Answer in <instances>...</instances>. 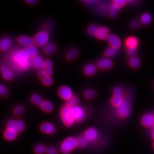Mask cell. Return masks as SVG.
<instances>
[{
    "label": "cell",
    "instance_id": "obj_1",
    "mask_svg": "<svg viewBox=\"0 0 154 154\" xmlns=\"http://www.w3.org/2000/svg\"><path fill=\"white\" fill-rule=\"evenodd\" d=\"M30 58L28 57L25 50H17L11 55L10 63L17 71L27 70L32 66Z\"/></svg>",
    "mask_w": 154,
    "mask_h": 154
},
{
    "label": "cell",
    "instance_id": "obj_2",
    "mask_svg": "<svg viewBox=\"0 0 154 154\" xmlns=\"http://www.w3.org/2000/svg\"><path fill=\"white\" fill-rule=\"evenodd\" d=\"M79 146L77 139L74 137H69L61 143L60 150L63 154H68Z\"/></svg>",
    "mask_w": 154,
    "mask_h": 154
},
{
    "label": "cell",
    "instance_id": "obj_3",
    "mask_svg": "<svg viewBox=\"0 0 154 154\" xmlns=\"http://www.w3.org/2000/svg\"><path fill=\"white\" fill-rule=\"evenodd\" d=\"M61 119L67 127H70L74 123V119L71 113V108L66 105L62 108L60 112Z\"/></svg>",
    "mask_w": 154,
    "mask_h": 154
},
{
    "label": "cell",
    "instance_id": "obj_4",
    "mask_svg": "<svg viewBox=\"0 0 154 154\" xmlns=\"http://www.w3.org/2000/svg\"><path fill=\"white\" fill-rule=\"evenodd\" d=\"M34 44L38 47H44L48 44L50 36L48 32L45 31H42L38 32L35 36Z\"/></svg>",
    "mask_w": 154,
    "mask_h": 154
},
{
    "label": "cell",
    "instance_id": "obj_5",
    "mask_svg": "<svg viewBox=\"0 0 154 154\" xmlns=\"http://www.w3.org/2000/svg\"><path fill=\"white\" fill-rule=\"evenodd\" d=\"M25 127L24 122L20 120H11L7 124L8 129H10L17 133L23 131Z\"/></svg>",
    "mask_w": 154,
    "mask_h": 154
},
{
    "label": "cell",
    "instance_id": "obj_6",
    "mask_svg": "<svg viewBox=\"0 0 154 154\" xmlns=\"http://www.w3.org/2000/svg\"><path fill=\"white\" fill-rule=\"evenodd\" d=\"M117 111L118 115L121 117H126L128 116L131 112L129 102L127 100H124L123 102L117 108Z\"/></svg>",
    "mask_w": 154,
    "mask_h": 154
},
{
    "label": "cell",
    "instance_id": "obj_7",
    "mask_svg": "<svg viewBox=\"0 0 154 154\" xmlns=\"http://www.w3.org/2000/svg\"><path fill=\"white\" fill-rule=\"evenodd\" d=\"M71 113L74 121L79 122L85 118V112L80 106H76L71 108Z\"/></svg>",
    "mask_w": 154,
    "mask_h": 154
},
{
    "label": "cell",
    "instance_id": "obj_8",
    "mask_svg": "<svg viewBox=\"0 0 154 154\" xmlns=\"http://www.w3.org/2000/svg\"><path fill=\"white\" fill-rule=\"evenodd\" d=\"M58 93L60 97L67 101L73 96L72 91L67 86H63L60 87L58 89Z\"/></svg>",
    "mask_w": 154,
    "mask_h": 154
},
{
    "label": "cell",
    "instance_id": "obj_9",
    "mask_svg": "<svg viewBox=\"0 0 154 154\" xmlns=\"http://www.w3.org/2000/svg\"><path fill=\"white\" fill-rule=\"evenodd\" d=\"M31 60L32 65L35 69L42 70L44 68V64L45 60L41 55H37L34 58H32Z\"/></svg>",
    "mask_w": 154,
    "mask_h": 154
},
{
    "label": "cell",
    "instance_id": "obj_10",
    "mask_svg": "<svg viewBox=\"0 0 154 154\" xmlns=\"http://www.w3.org/2000/svg\"><path fill=\"white\" fill-rule=\"evenodd\" d=\"M95 36L98 39L103 40L107 39L108 36L109 35V31L106 26H101L98 27L97 30L96 31L95 34Z\"/></svg>",
    "mask_w": 154,
    "mask_h": 154
},
{
    "label": "cell",
    "instance_id": "obj_11",
    "mask_svg": "<svg viewBox=\"0 0 154 154\" xmlns=\"http://www.w3.org/2000/svg\"><path fill=\"white\" fill-rule=\"evenodd\" d=\"M88 141H95L99 137L98 131L93 128H89L85 131V135Z\"/></svg>",
    "mask_w": 154,
    "mask_h": 154
},
{
    "label": "cell",
    "instance_id": "obj_12",
    "mask_svg": "<svg viewBox=\"0 0 154 154\" xmlns=\"http://www.w3.org/2000/svg\"><path fill=\"white\" fill-rule=\"evenodd\" d=\"M41 131L42 132L47 134H54L56 131V128L54 125L49 122H45L41 126Z\"/></svg>",
    "mask_w": 154,
    "mask_h": 154
},
{
    "label": "cell",
    "instance_id": "obj_13",
    "mask_svg": "<svg viewBox=\"0 0 154 154\" xmlns=\"http://www.w3.org/2000/svg\"><path fill=\"white\" fill-rule=\"evenodd\" d=\"M17 42L20 45L28 47L34 45V39L27 35H21L17 38Z\"/></svg>",
    "mask_w": 154,
    "mask_h": 154
},
{
    "label": "cell",
    "instance_id": "obj_14",
    "mask_svg": "<svg viewBox=\"0 0 154 154\" xmlns=\"http://www.w3.org/2000/svg\"><path fill=\"white\" fill-rule=\"evenodd\" d=\"M107 41L110 44L111 47L118 49L121 46V41L119 38L116 35H109L107 38Z\"/></svg>",
    "mask_w": 154,
    "mask_h": 154
},
{
    "label": "cell",
    "instance_id": "obj_15",
    "mask_svg": "<svg viewBox=\"0 0 154 154\" xmlns=\"http://www.w3.org/2000/svg\"><path fill=\"white\" fill-rule=\"evenodd\" d=\"M112 61L109 58H104L98 61L97 66L99 69L102 70L110 69L112 66Z\"/></svg>",
    "mask_w": 154,
    "mask_h": 154
},
{
    "label": "cell",
    "instance_id": "obj_16",
    "mask_svg": "<svg viewBox=\"0 0 154 154\" xmlns=\"http://www.w3.org/2000/svg\"><path fill=\"white\" fill-rule=\"evenodd\" d=\"M142 124L146 127H150L154 125V117L151 114H147L143 117Z\"/></svg>",
    "mask_w": 154,
    "mask_h": 154
},
{
    "label": "cell",
    "instance_id": "obj_17",
    "mask_svg": "<svg viewBox=\"0 0 154 154\" xmlns=\"http://www.w3.org/2000/svg\"><path fill=\"white\" fill-rule=\"evenodd\" d=\"M2 74L5 79L10 80L12 79L13 77V73L12 71L9 69L7 66L5 64H3L1 67Z\"/></svg>",
    "mask_w": 154,
    "mask_h": 154
},
{
    "label": "cell",
    "instance_id": "obj_18",
    "mask_svg": "<svg viewBox=\"0 0 154 154\" xmlns=\"http://www.w3.org/2000/svg\"><path fill=\"white\" fill-rule=\"evenodd\" d=\"M25 50L28 57H29L30 58L32 59V58H34L38 55V48L36 45H30L29 47H26Z\"/></svg>",
    "mask_w": 154,
    "mask_h": 154
},
{
    "label": "cell",
    "instance_id": "obj_19",
    "mask_svg": "<svg viewBox=\"0 0 154 154\" xmlns=\"http://www.w3.org/2000/svg\"><path fill=\"white\" fill-rule=\"evenodd\" d=\"M12 41L7 37H5L2 39L0 42V48L3 51H6L9 50L12 45Z\"/></svg>",
    "mask_w": 154,
    "mask_h": 154
},
{
    "label": "cell",
    "instance_id": "obj_20",
    "mask_svg": "<svg viewBox=\"0 0 154 154\" xmlns=\"http://www.w3.org/2000/svg\"><path fill=\"white\" fill-rule=\"evenodd\" d=\"M57 51V47L53 43H48L43 48L44 53L48 55H52Z\"/></svg>",
    "mask_w": 154,
    "mask_h": 154
},
{
    "label": "cell",
    "instance_id": "obj_21",
    "mask_svg": "<svg viewBox=\"0 0 154 154\" xmlns=\"http://www.w3.org/2000/svg\"><path fill=\"white\" fill-rule=\"evenodd\" d=\"M96 67L93 64H88L84 68V72L87 76H92L96 73Z\"/></svg>",
    "mask_w": 154,
    "mask_h": 154
},
{
    "label": "cell",
    "instance_id": "obj_22",
    "mask_svg": "<svg viewBox=\"0 0 154 154\" xmlns=\"http://www.w3.org/2000/svg\"><path fill=\"white\" fill-rule=\"evenodd\" d=\"M4 137L8 141H13L17 137V133L10 129L7 128L5 132Z\"/></svg>",
    "mask_w": 154,
    "mask_h": 154
},
{
    "label": "cell",
    "instance_id": "obj_23",
    "mask_svg": "<svg viewBox=\"0 0 154 154\" xmlns=\"http://www.w3.org/2000/svg\"><path fill=\"white\" fill-rule=\"evenodd\" d=\"M126 45L128 48H136L138 45V39L135 37H130L127 39Z\"/></svg>",
    "mask_w": 154,
    "mask_h": 154
},
{
    "label": "cell",
    "instance_id": "obj_24",
    "mask_svg": "<svg viewBox=\"0 0 154 154\" xmlns=\"http://www.w3.org/2000/svg\"><path fill=\"white\" fill-rule=\"evenodd\" d=\"M31 101L34 104L40 107L44 101L42 98L38 94L32 95V96H31Z\"/></svg>",
    "mask_w": 154,
    "mask_h": 154
},
{
    "label": "cell",
    "instance_id": "obj_25",
    "mask_svg": "<svg viewBox=\"0 0 154 154\" xmlns=\"http://www.w3.org/2000/svg\"><path fill=\"white\" fill-rule=\"evenodd\" d=\"M78 54H79L78 50L76 48H72L71 50H70L66 54V58L69 61H71L74 60L77 57Z\"/></svg>",
    "mask_w": 154,
    "mask_h": 154
},
{
    "label": "cell",
    "instance_id": "obj_26",
    "mask_svg": "<svg viewBox=\"0 0 154 154\" xmlns=\"http://www.w3.org/2000/svg\"><path fill=\"white\" fill-rule=\"evenodd\" d=\"M42 110L46 112H51L53 110V105L48 101H45L41 106Z\"/></svg>",
    "mask_w": 154,
    "mask_h": 154
},
{
    "label": "cell",
    "instance_id": "obj_27",
    "mask_svg": "<svg viewBox=\"0 0 154 154\" xmlns=\"http://www.w3.org/2000/svg\"><path fill=\"white\" fill-rule=\"evenodd\" d=\"M85 98L87 100H91L96 96V91L92 89H88L85 92Z\"/></svg>",
    "mask_w": 154,
    "mask_h": 154
},
{
    "label": "cell",
    "instance_id": "obj_28",
    "mask_svg": "<svg viewBox=\"0 0 154 154\" xmlns=\"http://www.w3.org/2000/svg\"><path fill=\"white\" fill-rule=\"evenodd\" d=\"M121 7L117 6L116 5L113 4L111 6L110 11H109V15L112 17H115L117 15V13L120 10Z\"/></svg>",
    "mask_w": 154,
    "mask_h": 154
},
{
    "label": "cell",
    "instance_id": "obj_29",
    "mask_svg": "<svg viewBox=\"0 0 154 154\" xmlns=\"http://www.w3.org/2000/svg\"><path fill=\"white\" fill-rule=\"evenodd\" d=\"M124 100L122 97L113 96L111 99V103L115 107L118 108L123 102Z\"/></svg>",
    "mask_w": 154,
    "mask_h": 154
},
{
    "label": "cell",
    "instance_id": "obj_30",
    "mask_svg": "<svg viewBox=\"0 0 154 154\" xmlns=\"http://www.w3.org/2000/svg\"><path fill=\"white\" fill-rule=\"evenodd\" d=\"M77 142L79 146L82 148H85L87 146L89 141L85 137V136L83 135L81 136L80 137H79V139H77Z\"/></svg>",
    "mask_w": 154,
    "mask_h": 154
},
{
    "label": "cell",
    "instance_id": "obj_31",
    "mask_svg": "<svg viewBox=\"0 0 154 154\" xmlns=\"http://www.w3.org/2000/svg\"><path fill=\"white\" fill-rule=\"evenodd\" d=\"M118 52V49L113 47H109L105 51V55L107 57H112L116 55Z\"/></svg>",
    "mask_w": 154,
    "mask_h": 154
},
{
    "label": "cell",
    "instance_id": "obj_32",
    "mask_svg": "<svg viewBox=\"0 0 154 154\" xmlns=\"http://www.w3.org/2000/svg\"><path fill=\"white\" fill-rule=\"evenodd\" d=\"M79 98L77 96H73L67 101V106L70 108H72L75 106H77V105L79 103Z\"/></svg>",
    "mask_w": 154,
    "mask_h": 154
},
{
    "label": "cell",
    "instance_id": "obj_33",
    "mask_svg": "<svg viewBox=\"0 0 154 154\" xmlns=\"http://www.w3.org/2000/svg\"><path fill=\"white\" fill-rule=\"evenodd\" d=\"M130 66L133 68H137L139 67L140 64V61L139 58L136 57H133L130 59L129 61Z\"/></svg>",
    "mask_w": 154,
    "mask_h": 154
},
{
    "label": "cell",
    "instance_id": "obj_34",
    "mask_svg": "<svg viewBox=\"0 0 154 154\" xmlns=\"http://www.w3.org/2000/svg\"><path fill=\"white\" fill-rule=\"evenodd\" d=\"M152 16L148 13L144 14L141 17V21L144 25H147L151 22Z\"/></svg>",
    "mask_w": 154,
    "mask_h": 154
},
{
    "label": "cell",
    "instance_id": "obj_35",
    "mask_svg": "<svg viewBox=\"0 0 154 154\" xmlns=\"http://www.w3.org/2000/svg\"><path fill=\"white\" fill-rule=\"evenodd\" d=\"M47 149L45 146L42 144L38 145L35 148V153L36 154H44L47 152Z\"/></svg>",
    "mask_w": 154,
    "mask_h": 154
},
{
    "label": "cell",
    "instance_id": "obj_36",
    "mask_svg": "<svg viewBox=\"0 0 154 154\" xmlns=\"http://www.w3.org/2000/svg\"><path fill=\"white\" fill-rule=\"evenodd\" d=\"M24 108L21 105L17 106L14 109V113L17 116H20L24 112Z\"/></svg>",
    "mask_w": 154,
    "mask_h": 154
},
{
    "label": "cell",
    "instance_id": "obj_37",
    "mask_svg": "<svg viewBox=\"0 0 154 154\" xmlns=\"http://www.w3.org/2000/svg\"><path fill=\"white\" fill-rule=\"evenodd\" d=\"M124 91L123 89L120 87H115L113 91V94L114 96H118L122 97Z\"/></svg>",
    "mask_w": 154,
    "mask_h": 154
},
{
    "label": "cell",
    "instance_id": "obj_38",
    "mask_svg": "<svg viewBox=\"0 0 154 154\" xmlns=\"http://www.w3.org/2000/svg\"><path fill=\"white\" fill-rule=\"evenodd\" d=\"M98 28V27L97 26L95 25H92L90 26L87 29V32L89 35H94L96 31L97 30Z\"/></svg>",
    "mask_w": 154,
    "mask_h": 154
},
{
    "label": "cell",
    "instance_id": "obj_39",
    "mask_svg": "<svg viewBox=\"0 0 154 154\" xmlns=\"http://www.w3.org/2000/svg\"><path fill=\"white\" fill-rule=\"evenodd\" d=\"M52 79L51 76H45V78L42 79V83L44 85L46 86H50L52 85Z\"/></svg>",
    "mask_w": 154,
    "mask_h": 154
},
{
    "label": "cell",
    "instance_id": "obj_40",
    "mask_svg": "<svg viewBox=\"0 0 154 154\" xmlns=\"http://www.w3.org/2000/svg\"><path fill=\"white\" fill-rule=\"evenodd\" d=\"M0 94L2 96H7L8 94L7 88L3 85H0Z\"/></svg>",
    "mask_w": 154,
    "mask_h": 154
},
{
    "label": "cell",
    "instance_id": "obj_41",
    "mask_svg": "<svg viewBox=\"0 0 154 154\" xmlns=\"http://www.w3.org/2000/svg\"><path fill=\"white\" fill-rule=\"evenodd\" d=\"M137 54V50L136 48H128V54L130 57H135Z\"/></svg>",
    "mask_w": 154,
    "mask_h": 154
},
{
    "label": "cell",
    "instance_id": "obj_42",
    "mask_svg": "<svg viewBox=\"0 0 154 154\" xmlns=\"http://www.w3.org/2000/svg\"><path fill=\"white\" fill-rule=\"evenodd\" d=\"M52 66V61L50 60H45L44 64V68L45 69H50L51 68Z\"/></svg>",
    "mask_w": 154,
    "mask_h": 154
},
{
    "label": "cell",
    "instance_id": "obj_43",
    "mask_svg": "<svg viewBox=\"0 0 154 154\" xmlns=\"http://www.w3.org/2000/svg\"><path fill=\"white\" fill-rule=\"evenodd\" d=\"M126 1L125 0H115L113 1V4L116 5L119 7H122L125 4Z\"/></svg>",
    "mask_w": 154,
    "mask_h": 154
},
{
    "label": "cell",
    "instance_id": "obj_44",
    "mask_svg": "<svg viewBox=\"0 0 154 154\" xmlns=\"http://www.w3.org/2000/svg\"><path fill=\"white\" fill-rule=\"evenodd\" d=\"M47 153L48 154H57V150L54 147H49L47 149Z\"/></svg>",
    "mask_w": 154,
    "mask_h": 154
},
{
    "label": "cell",
    "instance_id": "obj_45",
    "mask_svg": "<svg viewBox=\"0 0 154 154\" xmlns=\"http://www.w3.org/2000/svg\"><path fill=\"white\" fill-rule=\"evenodd\" d=\"M140 26L139 22L138 21H134L131 23V28L133 29H137Z\"/></svg>",
    "mask_w": 154,
    "mask_h": 154
},
{
    "label": "cell",
    "instance_id": "obj_46",
    "mask_svg": "<svg viewBox=\"0 0 154 154\" xmlns=\"http://www.w3.org/2000/svg\"><path fill=\"white\" fill-rule=\"evenodd\" d=\"M44 71L45 72L46 76H51L52 75V72H53V71H52L51 68H50V69H45Z\"/></svg>",
    "mask_w": 154,
    "mask_h": 154
},
{
    "label": "cell",
    "instance_id": "obj_47",
    "mask_svg": "<svg viewBox=\"0 0 154 154\" xmlns=\"http://www.w3.org/2000/svg\"><path fill=\"white\" fill-rule=\"evenodd\" d=\"M38 74L39 77H41V78H42V79H44V78H45V77L46 76L45 72V71H44V70H40L38 73Z\"/></svg>",
    "mask_w": 154,
    "mask_h": 154
},
{
    "label": "cell",
    "instance_id": "obj_48",
    "mask_svg": "<svg viewBox=\"0 0 154 154\" xmlns=\"http://www.w3.org/2000/svg\"><path fill=\"white\" fill-rule=\"evenodd\" d=\"M26 2L29 4L34 5L36 4L38 2V1H36V0H28Z\"/></svg>",
    "mask_w": 154,
    "mask_h": 154
},
{
    "label": "cell",
    "instance_id": "obj_49",
    "mask_svg": "<svg viewBox=\"0 0 154 154\" xmlns=\"http://www.w3.org/2000/svg\"><path fill=\"white\" fill-rule=\"evenodd\" d=\"M152 137H153V138L154 139V131H153V133H152Z\"/></svg>",
    "mask_w": 154,
    "mask_h": 154
},
{
    "label": "cell",
    "instance_id": "obj_50",
    "mask_svg": "<svg viewBox=\"0 0 154 154\" xmlns=\"http://www.w3.org/2000/svg\"></svg>",
    "mask_w": 154,
    "mask_h": 154
}]
</instances>
